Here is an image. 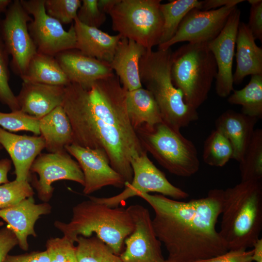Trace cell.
I'll return each instance as SVG.
<instances>
[{
	"mask_svg": "<svg viewBox=\"0 0 262 262\" xmlns=\"http://www.w3.org/2000/svg\"><path fill=\"white\" fill-rule=\"evenodd\" d=\"M147 49L133 40L122 37L110 64L113 71L128 91L142 87L139 62Z\"/></svg>",
	"mask_w": 262,
	"mask_h": 262,
	"instance_id": "cell-21",
	"label": "cell"
},
{
	"mask_svg": "<svg viewBox=\"0 0 262 262\" xmlns=\"http://www.w3.org/2000/svg\"><path fill=\"white\" fill-rule=\"evenodd\" d=\"M200 5L198 9L202 10H210L226 6H237L238 3L244 1V0H206L200 1Z\"/></svg>",
	"mask_w": 262,
	"mask_h": 262,
	"instance_id": "cell-43",
	"label": "cell"
},
{
	"mask_svg": "<svg viewBox=\"0 0 262 262\" xmlns=\"http://www.w3.org/2000/svg\"><path fill=\"white\" fill-rule=\"evenodd\" d=\"M51 207L48 202L36 204L33 196L27 198L9 208L0 209V218L8 225L16 235L20 248L27 251L28 237L36 236L35 222L40 216L49 213Z\"/></svg>",
	"mask_w": 262,
	"mask_h": 262,
	"instance_id": "cell-18",
	"label": "cell"
},
{
	"mask_svg": "<svg viewBox=\"0 0 262 262\" xmlns=\"http://www.w3.org/2000/svg\"><path fill=\"white\" fill-rule=\"evenodd\" d=\"M252 255L253 249L229 250L221 255L193 262H252Z\"/></svg>",
	"mask_w": 262,
	"mask_h": 262,
	"instance_id": "cell-40",
	"label": "cell"
},
{
	"mask_svg": "<svg viewBox=\"0 0 262 262\" xmlns=\"http://www.w3.org/2000/svg\"><path fill=\"white\" fill-rule=\"evenodd\" d=\"M258 120L257 118L228 110L215 121L216 129L229 141L233 151L232 159L238 162L251 140Z\"/></svg>",
	"mask_w": 262,
	"mask_h": 262,
	"instance_id": "cell-23",
	"label": "cell"
},
{
	"mask_svg": "<svg viewBox=\"0 0 262 262\" xmlns=\"http://www.w3.org/2000/svg\"><path fill=\"white\" fill-rule=\"evenodd\" d=\"M2 147L1 146V145L0 144V149H1Z\"/></svg>",
	"mask_w": 262,
	"mask_h": 262,
	"instance_id": "cell-49",
	"label": "cell"
},
{
	"mask_svg": "<svg viewBox=\"0 0 262 262\" xmlns=\"http://www.w3.org/2000/svg\"><path fill=\"white\" fill-rule=\"evenodd\" d=\"M5 13L0 19V38L12 56L13 71L20 77L37 52L28 30V23L33 18L19 0L12 1Z\"/></svg>",
	"mask_w": 262,
	"mask_h": 262,
	"instance_id": "cell-11",
	"label": "cell"
},
{
	"mask_svg": "<svg viewBox=\"0 0 262 262\" xmlns=\"http://www.w3.org/2000/svg\"><path fill=\"white\" fill-rule=\"evenodd\" d=\"M241 181H262V130H255L239 161Z\"/></svg>",
	"mask_w": 262,
	"mask_h": 262,
	"instance_id": "cell-30",
	"label": "cell"
},
{
	"mask_svg": "<svg viewBox=\"0 0 262 262\" xmlns=\"http://www.w3.org/2000/svg\"><path fill=\"white\" fill-rule=\"evenodd\" d=\"M217 72L207 43H187L172 52L171 77L184 101L197 110L207 99Z\"/></svg>",
	"mask_w": 262,
	"mask_h": 262,
	"instance_id": "cell-6",
	"label": "cell"
},
{
	"mask_svg": "<svg viewBox=\"0 0 262 262\" xmlns=\"http://www.w3.org/2000/svg\"><path fill=\"white\" fill-rule=\"evenodd\" d=\"M172 52L171 48L147 50L140 60L139 75L142 85L151 93L158 105L163 122L180 130L197 120L198 114L173 84Z\"/></svg>",
	"mask_w": 262,
	"mask_h": 262,
	"instance_id": "cell-5",
	"label": "cell"
},
{
	"mask_svg": "<svg viewBox=\"0 0 262 262\" xmlns=\"http://www.w3.org/2000/svg\"><path fill=\"white\" fill-rule=\"evenodd\" d=\"M23 82L66 86L70 83L54 56L37 52L20 76Z\"/></svg>",
	"mask_w": 262,
	"mask_h": 262,
	"instance_id": "cell-27",
	"label": "cell"
},
{
	"mask_svg": "<svg viewBox=\"0 0 262 262\" xmlns=\"http://www.w3.org/2000/svg\"><path fill=\"white\" fill-rule=\"evenodd\" d=\"M219 231L229 250L253 247L262 229V181H241L224 190Z\"/></svg>",
	"mask_w": 262,
	"mask_h": 262,
	"instance_id": "cell-3",
	"label": "cell"
},
{
	"mask_svg": "<svg viewBox=\"0 0 262 262\" xmlns=\"http://www.w3.org/2000/svg\"><path fill=\"white\" fill-rule=\"evenodd\" d=\"M236 66L233 83L239 84L248 75L262 74V49L258 47L247 24L240 22L236 40Z\"/></svg>",
	"mask_w": 262,
	"mask_h": 262,
	"instance_id": "cell-24",
	"label": "cell"
},
{
	"mask_svg": "<svg viewBox=\"0 0 262 262\" xmlns=\"http://www.w3.org/2000/svg\"><path fill=\"white\" fill-rule=\"evenodd\" d=\"M76 242L78 262H122L119 255L96 235L79 236Z\"/></svg>",
	"mask_w": 262,
	"mask_h": 262,
	"instance_id": "cell-31",
	"label": "cell"
},
{
	"mask_svg": "<svg viewBox=\"0 0 262 262\" xmlns=\"http://www.w3.org/2000/svg\"><path fill=\"white\" fill-rule=\"evenodd\" d=\"M30 171L39 176L34 187L44 202L51 198L54 191L52 184L56 181L69 180L83 186L84 184V175L79 164L66 150L40 154L33 162Z\"/></svg>",
	"mask_w": 262,
	"mask_h": 262,
	"instance_id": "cell-14",
	"label": "cell"
},
{
	"mask_svg": "<svg viewBox=\"0 0 262 262\" xmlns=\"http://www.w3.org/2000/svg\"><path fill=\"white\" fill-rule=\"evenodd\" d=\"M66 151L77 161L84 175L83 192L90 194L102 187L125 186L123 178L111 166L105 153L101 149H92L71 144Z\"/></svg>",
	"mask_w": 262,
	"mask_h": 262,
	"instance_id": "cell-16",
	"label": "cell"
},
{
	"mask_svg": "<svg viewBox=\"0 0 262 262\" xmlns=\"http://www.w3.org/2000/svg\"><path fill=\"white\" fill-rule=\"evenodd\" d=\"M34 193L28 180H16L0 185V209L13 206L22 200L33 196Z\"/></svg>",
	"mask_w": 262,
	"mask_h": 262,
	"instance_id": "cell-34",
	"label": "cell"
},
{
	"mask_svg": "<svg viewBox=\"0 0 262 262\" xmlns=\"http://www.w3.org/2000/svg\"><path fill=\"white\" fill-rule=\"evenodd\" d=\"M39 129L45 141V148L49 152L66 150V147L72 144L71 125L62 106L39 119Z\"/></svg>",
	"mask_w": 262,
	"mask_h": 262,
	"instance_id": "cell-25",
	"label": "cell"
},
{
	"mask_svg": "<svg viewBox=\"0 0 262 262\" xmlns=\"http://www.w3.org/2000/svg\"><path fill=\"white\" fill-rule=\"evenodd\" d=\"M229 96V103L242 106V113L262 118V74L251 75L249 82L240 90H233Z\"/></svg>",
	"mask_w": 262,
	"mask_h": 262,
	"instance_id": "cell-28",
	"label": "cell"
},
{
	"mask_svg": "<svg viewBox=\"0 0 262 262\" xmlns=\"http://www.w3.org/2000/svg\"><path fill=\"white\" fill-rule=\"evenodd\" d=\"M233 148L229 141L221 132L213 131L204 142L203 160L209 165L222 167L232 159Z\"/></svg>",
	"mask_w": 262,
	"mask_h": 262,
	"instance_id": "cell-32",
	"label": "cell"
},
{
	"mask_svg": "<svg viewBox=\"0 0 262 262\" xmlns=\"http://www.w3.org/2000/svg\"><path fill=\"white\" fill-rule=\"evenodd\" d=\"M65 86L23 82L16 96L20 110L40 119L62 106Z\"/></svg>",
	"mask_w": 262,
	"mask_h": 262,
	"instance_id": "cell-20",
	"label": "cell"
},
{
	"mask_svg": "<svg viewBox=\"0 0 262 262\" xmlns=\"http://www.w3.org/2000/svg\"><path fill=\"white\" fill-rule=\"evenodd\" d=\"M3 262H49L46 250L20 255H8Z\"/></svg>",
	"mask_w": 262,
	"mask_h": 262,
	"instance_id": "cell-42",
	"label": "cell"
},
{
	"mask_svg": "<svg viewBox=\"0 0 262 262\" xmlns=\"http://www.w3.org/2000/svg\"><path fill=\"white\" fill-rule=\"evenodd\" d=\"M82 4L80 0H45L48 15L62 24L74 22Z\"/></svg>",
	"mask_w": 262,
	"mask_h": 262,
	"instance_id": "cell-36",
	"label": "cell"
},
{
	"mask_svg": "<svg viewBox=\"0 0 262 262\" xmlns=\"http://www.w3.org/2000/svg\"><path fill=\"white\" fill-rule=\"evenodd\" d=\"M224 192L212 189L206 196L187 201L160 194L137 195L154 212L152 225L157 237L168 251V259L193 262L229 250L215 227L222 211Z\"/></svg>",
	"mask_w": 262,
	"mask_h": 262,
	"instance_id": "cell-2",
	"label": "cell"
},
{
	"mask_svg": "<svg viewBox=\"0 0 262 262\" xmlns=\"http://www.w3.org/2000/svg\"><path fill=\"white\" fill-rule=\"evenodd\" d=\"M55 57L70 82L83 86L115 74L110 64L86 55L76 49L60 52Z\"/></svg>",
	"mask_w": 262,
	"mask_h": 262,
	"instance_id": "cell-17",
	"label": "cell"
},
{
	"mask_svg": "<svg viewBox=\"0 0 262 262\" xmlns=\"http://www.w3.org/2000/svg\"><path fill=\"white\" fill-rule=\"evenodd\" d=\"M131 164L133 178L130 183H125V188L122 192L111 197L92 198L114 208L140 193L155 192L176 200L185 199L189 196L187 192L170 182L164 173L149 160L147 152L133 158Z\"/></svg>",
	"mask_w": 262,
	"mask_h": 262,
	"instance_id": "cell-9",
	"label": "cell"
},
{
	"mask_svg": "<svg viewBox=\"0 0 262 262\" xmlns=\"http://www.w3.org/2000/svg\"><path fill=\"white\" fill-rule=\"evenodd\" d=\"M127 109L129 120L136 131L163 122L158 105L151 93L143 87L127 91Z\"/></svg>",
	"mask_w": 262,
	"mask_h": 262,
	"instance_id": "cell-26",
	"label": "cell"
},
{
	"mask_svg": "<svg viewBox=\"0 0 262 262\" xmlns=\"http://www.w3.org/2000/svg\"><path fill=\"white\" fill-rule=\"evenodd\" d=\"M76 18L85 25L98 28L105 22L106 16L99 10L98 0H82Z\"/></svg>",
	"mask_w": 262,
	"mask_h": 262,
	"instance_id": "cell-38",
	"label": "cell"
},
{
	"mask_svg": "<svg viewBox=\"0 0 262 262\" xmlns=\"http://www.w3.org/2000/svg\"><path fill=\"white\" fill-rule=\"evenodd\" d=\"M119 0H98L99 10L103 13L109 14Z\"/></svg>",
	"mask_w": 262,
	"mask_h": 262,
	"instance_id": "cell-45",
	"label": "cell"
},
{
	"mask_svg": "<svg viewBox=\"0 0 262 262\" xmlns=\"http://www.w3.org/2000/svg\"><path fill=\"white\" fill-rule=\"evenodd\" d=\"M237 6H226L210 10H191L181 22L176 33L158 49L170 48L176 43H208L214 39L225 26L231 12Z\"/></svg>",
	"mask_w": 262,
	"mask_h": 262,
	"instance_id": "cell-13",
	"label": "cell"
},
{
	"mask_svg": "<svg viewBox=\"0 0 262 262\" xmlns=\"http://www.w3.org/2000/svg\"><path fill=\"white\" fill-rule=\"evenodd\" d=\"M127 91L115 74L85 86L70 82L65 86L62 106L72 144L103 150L111 167L130 183L131 159L147 151L129 120Z\"/></svg>",
	"mask_w": 262,
	"mask_h": 262,
	"instance_id": "cell-1",
	"label": "cell"
},
{
	"mask_svg": "<svg viewBox=\"0 0 262 262\" xmlns=\"http://www.w3.org/2000/svg\"><path fill=\"white\" fill-rule=\"evenodd\" d=\"M12 1L11 0H0V19L1 14L6 12Z\"/></svg>",
	"mask_w": 262,
	"mask_h": 262,
	"instance_id": "cell-47",
	"label": "cell"
},
{
	"mask_svg": "<svg viewBox=\"0 0 262 262\" xmlns=\"http://www.w3.org/2000/svg\"><path fill=\"white\" fill-rule=\"evenodd\" d=\"M161 0H119L109 14L112 27L123 37L151 50L159 45L164 20Z\"/></svg>",
	"mask_w": 262,
	"mask_h": 262,
	"instance_id": "cell-8",
	"label": "cell"
},
{
	"mask_svg": "<svg viewBox=\"0 0 262 262\" xmlns=\"http://www.w3.org/2000/svg\"><path fill=\"white\" fill-rule=\"evenodd\" d=\"M144 149L170 173L188 177L199 169L197 149L180 130L162 122L136 131Z\"/></svg>",
	"mask_w": 262,
	"mask_h": 262,
	"instance_id": "cell-7",
	"label": "cell"
},
{
	"mask_svg": "<svg viewBox=\"0 0 262 262\" xmlns=\"http://www.w3.org/2000/svg\"><path fill=\"white\" fill-rule=\"evenodd\" d=\"M251 5L247 24L254 39L262 41V0H248Z\"/></svg>",
	"mask_w": 262,
	"mask_h": 262,
	"instance_id": "cell-39",
	"label": "cell"
},
{
	"mask_svg": "<svg viewBox=\"0 0 262 262\" xmlns=\"http://www.w3.org/2000/svg\"><path fill=\"white\" fill-rule=\"evenodd\" d=\"M252 261L262 262V239H258L253 246Z\"/></svg>",
	"mask_w": 262,
	"mask_h": 262,
	"instance_id": "cell-46",
	"label": "cell"
},
{
	"mask_svg": "<svg viewBox=\"0 0 262 262\" xmlns=\"http://www.w3.org/2000/svg\"><path fill=\"white\" fill-rule=\"evenodd\" d=\"M127 209L134 229L124 240L125 248L119 255L122 262H164L162 243L154 231L149 211L139 204Z\"/></svg>",
	"mask_w": 262,
	"mask_h": 262,
	"instance_id": "cell-12",
	"label": "cell"
},
{
	"mask_svg": "<svg viewBox=\"0 0 262 262\" xmlns=\"http://www.w3.org/2000/svg\"><path fill=\"white\" fill-rule=\"evenodd\" d=\"M17 245V238L9 227L0 230V262H4L9 252Z\"/></svg>",
	"mask_w": 262,
	"mask_h": 262,
	"instance_id": "cell-41",
	"label": "cell"
},
{
	"mask_svg": "<svg viewBox=\"0 0 262 262\" xmlns=\"http://www.w3.org/2000/svg\"><path fill=\"white\" fill-rule=\"evenodd\" d=\"M89 197L73 208L69 222L56 221L55 227L74 243L79 236L89 237L95 233L119 255L124 240L134 229L129 212L124 207H110Z\"/></svg>",
	"mask_w": 262,
	"mask_h": 262,
	"instance_id": "cell-4",
	"label": "cell"
},
{
	"mask_svg": "<svg viewBox=\"0 0 262 262\" xmlns=\"http://www.w3.org/2000/svg\"><path fill=\"white\" fill-rule=\"evenodd\" d=\"M73 25L76 49L86 55L110 64L122 36L110 35L98 28L82 24L77 18Z\"/></svg>",
	"mask_w": 262,
	"mask_h": 262,
	"instance_id": "cell-22",
	"label": "cell"
},
{
	"mask_svg": "<svg viewBox=\"0 0 262 262\" xmlns=\"http://www.w3.org/2000/svg\"><path fill=\"white\" fill-rule=\"evenodd\" d=\"M240 16L241 11L236 6L231 12L220 33L207 43L217 66L216 92L223 98L229 96L234 90L232 65Z\"/></svg>",
	"mask_w": 262,
	"mask_h": 262,
	"instance_id": "cell-15",
	"label": "cell"
},
{
	"mask_svg": "<svg viewBox=\"0 0 262 262\" xmlns=\"http://www.w3.org/2000/svg\"><path fill=\"white\" fill-rule=\"evenodd\" d=\"M11 161L8 159L0 160V185L9 182L8 173L11 168Z\"/></svg>",
	"mask_w": 262,
	"mask_h": 262,
	"instance_id": "cell-44",
	"label": "cell"
},
{
	"mask_svg": "<svg viewBox=\"0 0 262 262\" xmlns=\"http://www.w3.org/2000/svg\"><path fill=\"white\" fill-rule=\"evenodd\" d=\"M33 16L28 30L38 52L55 56L62 51L76 49V36L73 23L68 31L46 12L45 0H20Z\"/></svg>",
	"mask_w": 262,
	"mask_h": 262,
	"instance_id": "cell-10",
	"label": "cell"
},
{
	"mask_svg": "<svg viewBox=\"0 0 262 262\" xmlns=\"http://www.w3.org/2000/svg\"><path fill=\"white\" fill-rule=\"evenodd\" d=\"M0 127L12 131H26L40 134L39 119L21 110L9 113L0 112Z\"/></svg>",
	"mask_w": 262,
	"mask_h": 262,
	"instance_id": "cell-33",
	"label": "cell"
},
{
	"mask_svg": "<svg viewBox=\"0 0 262 262\" xmlns=\"http://www.w3.org/2000/svg\"><path fill=\"white\" fill-rule=\"evenodd\" d=\"M164 262H176L169 260V259H167V260H166Z\"/></svg>",
	"mask_w": 262,
	"mask_h": 262,
	"instance_id": "cell-48",
	"label": "cell"
},
{
	"mask_svg": "<svg viewBox=\"0 0 262 262\" xmlns=\"http://www.w3.org/2000/svg\"><path fill=\"white\" fill-rule=\"evenodd\" d=\"M9 55L0 38V101L6 105L12 111H15L20 110V108L16 97L9 85Z\"/></svg>",
	"mask_w": 262,
	"mask_h": 262,
	"instance_id": "cell-35",
	"label": "cell"
},
{
	"mask_svg": "<svg viewBox=\"0 0 262 262\" xmlns=\"http://www.w3.org/2000/svg\"><path fill=\"white\" fill-rule=\"evenodd\" d=\"M66 237L51 238L46 243L49 262H78L76 246Z\"/></svg>",
	"mask_w": 262,
	"mask_h": 262,
	"instance_id": "cell-37",
	"label": "cell"
},
{
	"mask_svg": "<svg viewBox=\"0 0 262 262\" xmlns=\"http://www.w3.org/2000/svg\"><path fill=\"white\" fill-rule=\"evenodd\" d=\"M200 3L197 0H174L161 3L164 24L159 45L167 42L174 35L186 14L194 8H198Z\"/></svg>",
	"mask_w": 262,
	"mask_h": 262,
	"instance_id": "cell-29",
	"label": "cell"
},
{
	"mask_svg": "<svg viewBox=\"0 0 262 262\" xmlns=\"http://www.w3.org/2000/svg\"><path fill=\"white\" fill-rule=\"evenodd\" d=\"M0 144L8 153L14 165L15 180H28L33 162L45 148L43 137L17 135L0 127Z\"/></svg>",
	"mask_w": 262,
	"mask_h": 262,
	"instance_id": "cell-19",
	"label": "cell"
}]
</instances>
